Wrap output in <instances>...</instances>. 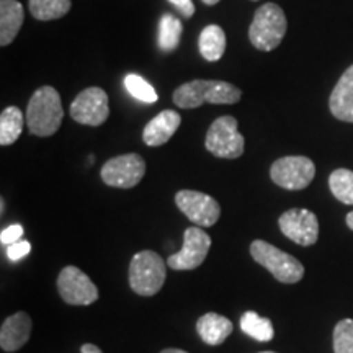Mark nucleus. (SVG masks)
I'll list each match as a JSON object with an SVG mask.
<instances>
[{"label":"nucleus","mask_w":353,"mask_h":353,"mask_svg":"<svg viewBox=\"0 0 353 353\" xmlns=\"http://www.w3.org/2000/svg\"><path fill=\"white\" fill-rule=\"evenodd\" d=\"M169 2L187 19H192L195 15V6H193L192 0H169Z\"/></svg>","instance_id":"29"},{"label":"nucleus","mask_w":353,"mask_h":353,"mask_svg":"<svg viewBox=\"0 0 353 353\" xmlns=\"http://www.w3.org/2000/svg\"><path fill=\"white\" fill-rule=\"evenodd\" d=\"M57 290H59L61 298L72 306H88L99 299V288L94 281L85 275L81 268L69 267L63 268L57 278Z\"/></svg>","instance_id":"11"},{"label":"nucleus","mask_w":353,"mask_h":353,"mask_svg":"<svg viewBox=\"0 0 353 353\" xmlns=\"http://www.w3.org/2000/svg\"><path fill=\"white\" fill-rule=\"evenodd\" d=\"M241 329L245 335L257 342H270L275 335L273 324L267 317H260L257 312L247 311L241 317Z\"/></svg>","instance_id":"20"},{"label":"nucleus","mask_w":353,"mask_h":353,"mask_svg":"<svg viewBox=\"0 0 353 353\" xmlns=\"http://www.w3.org/2000/svg\"><path fill=\"white\" fill-rule=\"evenodd\" d=\"M330 113L337 120L353 123V65L342 74L329 99Z\"/></svg>","instance_id":"16"},{"label":"nucleus","mask_w":353,"mask_h":353,"mask_svg":"<svg viewBox=\"0 0 353 353\" xmlns=\"http://www.w3.org/2000/svg\"><path fill=\"white\" fill-rule=\"evenodd\" d=\"M81 352L82 353H103L99 347L94 345V343H83Z\"/></svg>","instance_id":"30"},{"label":"nucleus","mask_w":353,"mask_h":353,"mask_svg":"<svg viewBox=\"0 0 353 353\" xmlns=\"http://www.w3.org/2000/svg\"><path fill=\"white\" fill-rule=\"evenodd\" d=\"M288 21L285 12L276 3H263L255 12L249 28V39L259 51H273L283 41Z\"/></svg>","instance_id":"3"},{"label":"nucleus","mask_w":353,"mask_h":353,"mask_svg":"<svg viewBox=\"0 0 353 353\" xmlns=\"http://www.w3.org/2000/svg\"><path fill=\"white\" fill-rule=\"evenodd\" d=\"M281 232L285 234L288 239L296 242L298 245L309 247L316 244L317 237H319V221L317 216L309 210L293 208L285 211L280 216Z\"/></svg>","instance_id":"13"},{"label":"nucleus","mask_w":353,"mask_h":353,"mask_svg":"<svg viewBox=\"0 0 353 353\" xmlns=\"http://www.w3.org/2000/svg\"><path fill=\"white\" fill-rule=\"evenodd\" d=\"M334 352L353 353V321L343 319L334 329Z\"/></svg>","instance_id":"26"},{"label":"nucleus","mask_w":353,"mask_h":353,"mask_svg":"<svg viewBox=\"0 0 353 353\" xmlns=\"http://www.w3.org/2000/svg\"><path fill=\"white\" fill-rule=\"evenodd\" d=\"M179 210L198 228H210L218 223L221 206L213 196L195 190H180L175 195Z\"/></svg>","instance_id":"10"},{"label":"nucleus","mask_w":353,"mask_h":353,"mask_svg":"<svg viewBox=\"0 0 353 353\" xmlns=\"http://www.w3.org/2000/svg\"><path fill=\"white\" fill-rule=\"evenodd\" d=\"M161 353H188V352L180 350V348H165V350H162Z\"/></svg>","instance_id":"31"},{"label":"nucleus","mask_w":353,"mask_h":353,"mask_svg":"<svg viewBox=\"0 0 353 353\" xmlns=\"http://www.w3.org/2000/svg\"><path fill=\"white\" fill-rule=\"evenodd\" d=\"M182 21L170 13H165L159 23V48L167 52L176 50L180 44V38H182Z\"/></svg>","instance_id":"23"},{"label":"nucleus","mask_w":353,"mask_h":353,"mask_svg":"<svg viewBox=\"0 0 353 353\" xmlns=\"http://www.w3.org/2000/svg\"><path fill=\"white\" fill-rule=\"evenodd\" d=\"M180 123H182V118H180L179 113L174 112V110H164L145 125L143 131V141L151 148L169 143L172 136L179 130Z\"/></svg>","instance_id":"15"},{"label":"nucleus","mask_w":353,"mask_h":353,"mask_svg":"<svg viewBox=\"0 0 353 353\" xmlns=\"http://www.w3.org/2000/svg\"><path fill=\"white\" fill-rule=\"evenodd\" d=\"M211 237L201 228H188L183 234V245L176 254L167 259V265L174 270H193L205 262L210 252Z\"/></svg>","instance_id":"12"},{"label":"nucleus","mask_w":353,"mask_h":353,"mask_svg":"<svg viewBox=\"0 0 353 353\" xmlns=\"http://www.w3.org/2000/svg\"><path fill=\"white\" fill-rule=\"evenodd\" d=\"M347 226L353 231V211H352V213L347 214Z\"/></svg>","instance_id":"32"},{"label":"nucleus","mask_w":353,"mask_h":353,"mask_svg":"<svg viewBox=\"0 0 353 353\" xmlns=\"http://www.w3.org/2000/svg\"><path fill=\"white\" fill-rule=\"evenodd\" d=\"M32 317L20 311L3 321L0 329V347L3 352H17L30 341L32 335Z\"/></svg>","instance_id":"14"},{"label":"nucleus","mask_w":353,"mask_h":353,"mask_svg":"<svg viewBox=\"0 0 353 353\" xmlns=\"http://www.w3.org/2000/svg\"><path fill=\"white\" fill-rule=\"evenodd\" d=\"M70 117L81 125H103L110 117L107 92L100 87H88L82 90L70 103Z\"/></svg>","instance_id":"9"},{"label":"nucleus","mask_w":353,"mask_h":353,"mask_svg":"<svg viewBox=\"0 0 353 353\" xmlns=\"http://www.w3.org/2000/svg\"><path fill=\"white\" fill-rule=\"evenodd\" d=\"M72 7L70 0H28V8L37 20L50 21L63 19Z\"/></svg>","instance_id":"22"},{"label":"nucleus","mask_w":353,"mask_h":353,"mask_svg":"<svg viewBox=\"0 0 353 353\" xmlns=\"http://www.w3.org/2000/svg\"><path fill=\"white\" fill-rule=\"evenodd\" d=\"M239 123L231 114L216 118L206 132L205 145L216 157L237 159L244 154V136L237 130Z\"/></svg>","instance_id":"6"},{"label":"nucleus","mask_w":353,"mask_h":353,"mask_svg":"<svg viewBox=\"0 0 353 353\" xmlns=\"http://www.w3.org/2000/svg\"><path fill=\"white\" fill-rule=\"evenodd\" d=\"M260 353H275V352H260Z\"/></svg>","instance_id":"34"},{"label":"nucleus","mask_w":353,"mask_h":353,"mask_svg":"<svg viewBox=\"0 0 353 353\" xmlns=\"http://www.w3.org/2000/svg\"><path fill=\"white\" fill-rule=\"evenodd\" d=\"M198 46H200L201 56L208 63H216L226 51V33L219 25H208L203 28Z\"/></svg>","instance_id":"19"},{"label":"nucleus","mask_w":353,"mask_h":353,"mask_svg":"<svg viewBox=\"0 0 353 353\" xmlns=\"http://www.w3.org/2000/svg\"><path fill=\"white\" fill-rule=\"evenodd\" d=\"M162 257L152 250H143L130 263V286L139 296H154L165 283L167 268Z\"/></svg>","instance_id":"4"},{"label":"nucleus","mask_w":353,"mask_h":353,"mask_svg":"<svg viewBox=\"0 0 353 353\" xmlns=\"http://www.w3.org/2000/svg\"><path fill=\"white\" fill-rule=\"evenodd\" d=\"M23 131V114L20 108L7 107L0 114V144L12 145Z\"/></svg>","instance_id":"21"},{"label":"nucleus","mask_w":353,"mask_h":353,"mask_svg":"<svg viewBox=\"0 0 353 353\" xmlns=\"http://www.w3.org/2000/svg\"><path fill=\"white\" fill-rule=\"evenodd\" d=\"M252 2H257V0H252Z\"/></svg>","instance_id":"35"},{"label":"nucleus","mask_w":353,"mask_h":353,"mask_svg":"<svg viewBox=\"0 0 353 353\" xmlns=\"http://www.w3.org/2000/svg\"><path fill=\"white\" fill-rule=\"evenodd\" d=\"M316 165L309 157L288 156L272 164L270 176L273 183L285 190H303L314 180Z\"/></svg>","instance_id":"7"},{"label":"nucleus","mask_w":353,"mask_h":353,"mask_svg":"<svg viewBox=\"0 0 353 353\" xmlns=\"http://www.w3.org/2000/svg\"><path fill=\"white\" fill-rule=\"evenodd\" d=\"M250 255L281 283H298L304 276V267L298 259L265 241H254L250 244Z\"/></svg>","instance_id":"5"},{"label":"nucleus","mask_w":353,"mask_h":353,"mask_svg":"<svg viewBox=\"0 0 353 353\" xmlns=\"http://www.w3.org/2000/svg\"><path fill=\"white\" fill-rule=\"evenodd\" d=\"M30 250H32V245H30V242L21 239L19 242H15V244L7 245V257L10 259L12 262H19V260L25 259L26 255L30 254Z\"/></svg>","instance_id":"27"},{"label":"nucleus","mask_w":353,"mask_h":353,"mask_svg":"<svg viewBox=\"0 0 353 353\" xmlns=\"http://www.w3.org/2000/svg\"><path fill=\"white\" fill-rule=\"evenodd\" d=\"M329 187L332 195L345 205H353V172L337 169L329 176Z\"/></svg>","instance_id":"24"},{"label":"nucleus","mask_w":353,"mask_h":353,"mask_svg":"<svg viewBox=\"0 0 353 353\" xmlns=\"http://www.w3.org/2000/svg\"><path fill=\"white\" fill-rule=\"evenodd\" d=\"M21 237H23V228L20 224H12V226L3 229L2 234H0V242L3 245H12L21 241Z\"/></svg>","instance_id":"28"},{"label":"nucleus","mask_w":353,"mask_h":353,"mask_svg":"<svg viewBox=\"0 0 353 353\" xmlns=\"http://www.w3.org/2000/svg\"><path fill=\"white\" fill-rule=\"evenodd\" d=\"M145 174V162L139 154H123L110 159L101 167V180L114 188L136 187Z\"/></svg>","instance_id":"8"},{"label":"nucleus","mask_w":353,"mask_h":353,"mask_svg":"<svg viewBox=\"0 0 353 353\" xmlns=\"http://www.w3.org/2000/svg\"><path fill=\"white\" fill-rule=\"evenodd\" d=\"M232 322L216 312L203 314L196 322L198 335L208 345H221L232 334Z\"/></svg>","instance_id":"18"},{"label":"nucleus","mask_w":353,"mask_h":353,"mask_svg":"<svg viewBox=\"0 0 353 353\" xmlns=\"http://www.w3.org/2000/svg\"><path fill=\"white\" fill-rule=\"evenodd\" d=\"M25 20L19 0H0V44L8 46L19 34Z\"/></svg>","instance_id":"17"},{"label":"nucleus","mask_w":353,"mask_h":353,"mask_svg":"<svg viewBox=\"0 0 353 353\" xmlns=\"http://www.w3.org/2000/svg\"><path fill=\"white\" fill-rule=\"evenodd\" d=\"M25 118L32 134L39 138L54 134L64 118L59 92L50 85L39 87L30 99Z\"/></svg>","instance_id":"2"},{"label":"nucleus","mask_w":353,"mask_h":353,"mask_svg":"<svg viewBox=\"0 0 353 353\" xmlns=\"http://www.w3.org/2000/svg\"><path fill=\"white\" fill-rule=\"evenodd\" d=\"M203 3H206V6H216V3H219L221 0H201Z\"/></svg>","instance_id":"33"},{"label":"nucleus","mask_w":353,"mask_h":353,"mask_svg":"<svg viewBox=\"0 0 353 353\" xmlns=\"http://www.w3.org/2000/svg\"><path fill=\"white\" fill-rule=\"evenodd\" d=\"M239 87L224 81H190L180 85L172 95V100L179 108H198L203 103L234 105L241 100Z\"/></svg>","instance_id":"1"},{"label":"nucleus","mask_w":353,"mask_h":353,"mask_svg":"<svg viewBox=\"0 0 353 353\" xmlns=\"http://www.w3.org/2000/svg\"><path fill=\"white\" fill-rule=\"evenodd\" d=\"M125 87L130 94L144 103H156L157 94L149 82H145L138 74H128L125 77Z\"/></svg>","instance_id":"25"}]
</instances>
